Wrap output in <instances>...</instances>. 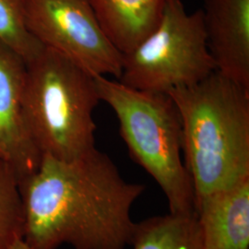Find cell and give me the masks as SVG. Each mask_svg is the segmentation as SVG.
<instances>
[{
    "label": "cell",
    "mask_w": 249,
    "mask_h": 249,
    "mask_svg": "<svg viewBox=\"0 0 249 249\" xmlns=\"http://www.w3.org/2000/svg\"><path fill=\"white\" fill-rule=\"evenodd\" d=\"M19 189L29 249H124L137 223L131 209L145 187L126 181L95 147L72 160L43 155Z\"/></svg>",
    "instance_id": "1"
},
{
    "label": "cell",
    "mask_w": 249,
    "mask_h": 249,
    "mask_svg": "<svg viewBox=\"0 0 249 249\" xmlns=\"http://www.w3.org/2000/svg\"><path fill=\"white\" fill-rule=\"evenodd\" d=\"M167 94L181 118L195 201L249 179V88L214 71Z\"/></svg>",
    "instance_id": "2"
},
{
    "label": "cell",
    "mask_w": 249,
    "mask_h": 249,
    "mask_svg": "<svg viewBox=\"0 0 249 249\" xmlns=\"http://www.w3.org/2000/svg\"><path fill=\"white\" fill-rule=\"evenodd\" d=\"M95 77L60 53L45 48L26 64L27 125L43 155L72 160L95 148Z\"/></svg>",
    "instance_id": "3"
},
{
    "label": "cell",
    "mask_w": 249,
    "mask_h": 249,
    "mask_svg": "<svg viewBox=\"0 0 249 249\" xmlns=\"http://www.w3.org/2000/svg\"><path fill=\"white\" fill-rule=\"evenodd\" d=\"M100 100L116 114L133 160L160 186L170 213H195V193L183 160L182 123L169 94L134 89L119 80L95 77Z\"/></svg>",
    "instance_id": "4"
},
{
    "label": "cell",
    "mask_w": 249,
    "mask_h": 249,
    "mask_svg": "<svg viewBox=\"0 0 249 249\" xmlns=\"http://www.w3.org/2000/svg\"><path fill=\"white\" fill-rule=\"evenodd\" d=\"M214 71L202 10L188 13L181 0H168L154 31L123 54L117 80L134 89L168 93L197 83Z\"/></svg>",
    "instance_id": "5"
},
{
    "label": "cell",
    "mask_w": 249,
    "mask_h": 249,
    "mask_svg": "<svg viewBox=\"0 0 249 249\" xmlns=\"http://www.w3.org/2000/svg\"><path fill=\"white\" fill-rule=\"evenodd\" d=\"M30 33L93 77L118 80L123 54L109 40L89 0H24Z\"/></svg>",
    "instance_id": "6"
},
{
    "label": "cell",
    "mask_w": 249,
    "mask_h": 249,
    "mask_svg": "<svg viewBox=\"0 0 249 249\" xmlns=\"http://www.w3.org/2000/svg\"><path fill=\"white\" fill-rule=\"evenodd\" d=\"M25 72V62L0 44V151L18 182L36 172L43 157L27 125Z\"/></svg>",
    "instance_id": "7"
},
{
    "label": "cell",
    "mask_w": 249,
    "mask_h": 249,
    "mask_svg": "<svg viewBox=\"0 0 249 249\" xmlns=\"http://www.w3.org/2000/svg\"><path fill=\"white\" fill-rule=\"evenodd\" d=\"M201 10L216 71L249 88V0H204Z\"/></svg>",
    "instance_id": "8"
},
{
    "label": "cell",
    "mask_w": 249,
    "mask_h": 249,
    "mask_svg": "<svg viewBox=\"0 0 249 249\" xmlns=\"http://www.w3.org/2000/svg\"><path fill=\"white\" fill-rule=\"evenodd\" d=\"M204 249H249V179L195 201Z\"/></svg>",
    "instance_id": "9"
},
{
    "label": "cell",
    "mask_w": 249,
    "mask_h": 249,
    "mask_svg": "<svg viewBox=\"0 0 249 249\" xmlns=\"http://www.w3.org/2000/svg\"><path fill=\"white\" fill-rule=\"evenodd\" d=\"M168 0H89L109 40L122 53H129L160 22Z\"/></svg>",
    "instance_id": "10"
},
{
    "label": "cell",
    "mask_w": 249,
    "mask_h": 249,
    "mask_svg": "<svg viewBox=\"0 0 249 249\" xmlns=\"http://www.w3.org/2000/svg\"><path fill=\"white\" fill-rule=\"evenodd\" d=\"M133 249H204L196 213L151 217L136 223Z\"/></svg>",
    "instance_id": "11"
},
{
    "label": "cell",
    "mask_w": 249,
    "mask_h": 249,
    "mask_svg": "<svg viewBox=\"0 0 249 249\" xmlns=\"http://www.w3.org/2000/svg\"><path fill=\"white\" fill-rule=\"evenodd\" d=\"M24 233V210L19 182L5 160H0V249H10Z\"/></svg>",
    "instance_id": "12"
},
{
    "label": "cell",
    "mask_w": 249,
    "mask_h": 249,
    "mask_svg": "<svg viewBox=\"0 0 249 249\" xmlns=\"http://www.w3.org/2000/svg\"><path fill=\"white\" fill-rule=\"evenodd\" d=\"M0 44L25 62H31L44 46L30 33L25 20L24 0H0Z\"/></svg>",
    "instance_id": "13"
},
{
    "label": "cell",
    "mask_w": 249,
    "mask_h": 249,
    "mask_svg": "<svg viewBox=\"0 0 249 249\" xmlns=\"http://www.w3.org/2000/svg\"><path fill=\"white\" fill-rule=\"evenodd\" d=\"M10 249H29V248L25 245V243L23 242V240H19L18 242H16Z\"/></svg>",
    "instance_id": "14"
},
{
    "label": "cell",
    "mask_w": 249,
    "mask_h": 249,
    "mask_svg": "<svg viewBox=\"0 0 249 249\" xmlns=\"http://www.w3.org/2000/svg\"><path fill=\"white\" fill-rule=\"evenodd\" d=\"M0 160H4V159H3V156H2V153H1V151H0Z\"/></svg>",
    "instance_id": "15"
}]
</instances>
